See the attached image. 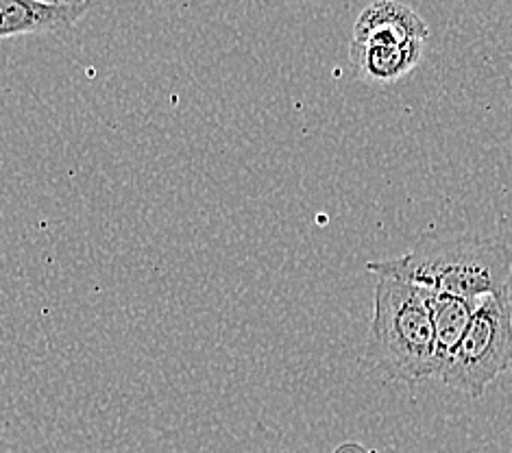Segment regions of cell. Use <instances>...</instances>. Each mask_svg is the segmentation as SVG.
<instances>
[{
    "instance_id": "6da1fadb",
    "label": "cell",
    "mask_w": 512,
    "mask_h": 453,
    "mask_svg": "<svg viewBox=\"0 0 512 453\" xmlns=\"http://www.w3.org/2000/svg\"><path fill=\"white\" fill-rule=\"evenodd\" d=\"M373 275L395 277L423 290L462 299H482L510 288L512 249L482 236L425 242L393 260L369 262Z\"/></svg>"
},
{
    "instance_id": "7a4b0ae2",
    "label": "cell",
    "mask_w": 512,
    "mask_h": 453,
    "mask_svg": "<svg viewBox=\"0 0 512 453\" xmlns=\"http://www.w3.org/2000/svg\"><path fill=\"white\" fill-rule=\"evenodd\" d=\"M375 277L367 360L393 382L436 379L434 327L421 290L395 277Z\"/></svg>"
},
{
    "instance_id": "3957f363",
    "label": "cell",
    "mask_w": 512,
    "mask_h": 453,
    "mask_svg": "<svg viewBox=\"0 0 512 453\" xmlns=\"http://www.w3.org/2000/svg\"><path fill=\"white\" fill-rule=\"evenodd\" d=\"M512 364V292L504 288L478 301L471 323L445 369L441 384L471 399H482L486 388Z\"/></svg>"
},
{
    "instance_id": "277c9868",
    "label": "cell",
    "mask_w": 512,
    "mask_h": 453,
    "mask_svg": "<svg viewBox=\"0 0 512 453\" xmlns=\"http://www.w3.org/2000/svg\"><path fill=\"white\" fill-rule=\"evenodd\" d=\"M430 29L425 20L401 0H373L362 9L353 24L351 42H386L408 44L414 40L428 42Z\"/></svg>"
},
{
    "instance_id": "5b68a950",
    "label": "cell",
    "mask_w": 512,
    "mask_h": 453,
    "mask_svg": "<svg viewBox=\"0 0 512 453\" xmlns=\"http://www.w3.org/2000/svg\"><path fill=\"white\" fill-rule=\"evenodd\" d=\"M94 3L48 5L40 0H0V40L59 33L77 24Z\"/></svg>"
},
{
    "instance_id": "8992f818",
    "label": "cell",
    "mask_w": 512,
    "mask_h": 453,
    "mask_svg": "<svg viewBox=\"0 0 512 453\" xmlns=\"http://www.w3.org/2000/svg\"><path fill=\"white\" fill-rule=\"evenodd\" d=\"M425 53V42L414 40L408 44L386 42H351L349 61L356 75L375 85H390L404 79L419 66Z\"/></svg>"
},
{
    "instance_id": "52a82bcc",
    "label": "cell",
    "mask_w": 512,
    "mask_h": 453,
    "mask_svg": "<svg viewBox=\"0 0 512 453\" xmlns=\"http://www.w3.org/2000/svg\"><path fill=\"white\" fill-rule=\"evenodd\" d=\"M421 290L425 308L430 312L434 327V355H436V379L441 382L445 369L465 336L471 316L478 308L480 299H462L443 295V292Z\"/></svg>"
},
{
    "instance_id": "ba28073f",
    "label": "cell",
    "mask_w": 512,
    "mask_h": 453,
    "mask_svg": "<svg viewBox=\"0 0 512 453\" xmlns=\"http://www.w3.org/2000/svg\"><path fill=\"white\" fill-rule=\"evenodd\" d=\"M334 453H375V451L362 447L360 443H345V445H340Z\"/></svg>"
},
{
    "instance_id": "9c48e42d",
    "label": "cell",
    "mask_w": 512,
    "mask_h": 453,
    "mask_svg": "<svg viewBox=\"0 0 512 453\" xmlns=\"http://www.w3.org/2000/svg\"><path fill=\"white\" fill-rule=\"evenodd\" d=\"M375 453H377V451H375Z\"/></svg>"
}]
</instances>
